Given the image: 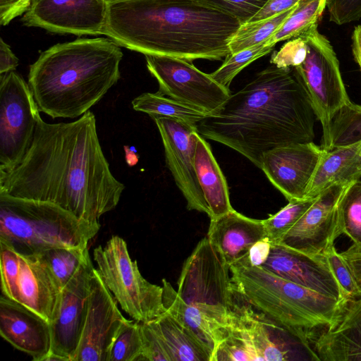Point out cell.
Wrapping results in <instances>:
<instances>
[{
	"label": "cell",
	"mask_w": 361,
	"mask_h": 361,
	"mask_svg": "<svg viewBox=\"0 0 361 361\" xmlns=\"http://www.w3.org/2000/svg\"><path fill=\"white\" fill-rule=\"evenodd\" d=\"M124 189L110 170L90 111L69 123H48L39 115L21 162L0 172V194L50 202L91 223L117 206Z\"/></svg>",
	"instance_id": "6da1fadb"
},
{
	"label": "cell",
	"mask_w": 361,
	"mask_h": 361,
	"mask_svg": "<svg viewBox=\"0 0 361 361\" xmlns=\"http://www.w3.org/2000/svg\"><path fill=\"white\" fill-rule=\"evenodd\" d=\"M316 118L293 68L271 64L195 127L204 138L231 148L260 169L265 152L313 142Z\"/></svg>",
	"instance_id": "7a4b0ae2"
},
{
	"label": "cell",
	"mask_w": 361,
	"mask_h": 361,
	"mask_svg": "<svg viewBox=\"0 0 361 361\" xmlns=\"http://www.w3.org/2000/svg\"><path fill=\"white\" fill-rule=\"evenodd\" d=\"M240 26L200 0H107L104 35L144 55L221 61Z\"/></svg>",
	"instance_id": "3957f363"
},
{
	"label": "cell",
	"mask_w": 361,
	"mask_h": 361,
	"mask_svg": "<svg viewBox=\"0 0 361 361\" xmlns=\"http://www.w3.org/2000/svg\"><path fill=\"white\" fill-rule=\"evenodd\" d=\"M123 56L109 37L78 38L44 50L28 73L39 111L52 118L80 117L117 83Z\"/></svg>",
	"instance_id": "277c9868"
},
{
	"label": "cell",
	"mask_w": 361,
	"mask_h": 361,
	"mask_svg": "<svg viewBox=\"0 0 361 361\" xmlns=\"http://www.w3.org/2000/svg\"><path fill=\"white\" fill-rule=\"evenodd\" d=\"M234 290L278 326L309 343L330 324L343 301L283 279L259 267H230Z\"/></svg>",
	"instance_id": "5b68a950"
},
{
	"label": "cell",
	"mask_w": 361,
	"mask_h": 361,
	"mask_svg": "<svg viewBox=\"0 0 361 361\" xmlns=\"http://www.w3.org/2000/svg\"><path fill=\"white\" fill-rule=\"evenodd\" d=\"M100 226L50 202L0 194V241L19 254L60 247L86 249Z\"/></svg>",
	"instance_id": "8992f818"
},
{
	"label": "cell",
	"mask_w": 361,
	"mask_h": 361,
	"mask_svg": "<svg viewBox=\"0 0 361 361\" xmlns=\"http://www.w3.org/2000/svg\"><path fill=\"white\" fill-rule=\"evenodd\" d=\"M93 257L104 283L121 309L133 320L148 322L166 312L162 286L142 276L122 238L111 236L104 246L94 249Z\"/></svg>",
	"instance_id": "52a82bcc"
},
{
	"label": "cell",
	"mask_w": 361,
	"mask_h": 361,
	"mask_svg": "<svg viewBox=\"0 0 361 361\" xmlns=\"http://www.w3.org/2000/svg\"><path fill=\"white\" fill-rule=\"evenodd\" d=\"M230 267L206 236L185 261L178 281V293L223 326L234 309V286Z\"/></svg>",
	"instance_id": "ba28073f"
},
{
	"label": "cell",
	"mask_w": 361,
	"mask_h": 361,
	"mask_svg": "<svg viewBox=\"0 0 361 361\" xmlns=\"http://www.w3.org/2000/svg\"><path fill=\"white\" fill-rule=\"evenodd\" d=\"M306 42L305 61L293 68L322 127L321 147L330 149V125L334 114L350 101L343 81L339 62L329 39L320 34L317 24L300 36Z\"/></svg>",
	"instance_id": "9c48e42d"
},
{
	"label": "cell",
	"mask_w": 361,
	"mask_h": 361,
	"mask_svg": "<svg viewBox=\"0 0 361 361\" xmlns=\"http://www.w3.org/2000/svg\"><path fill=\"white\" fill-rule=\"evenodd\" d=\"M38 106L28 83L16 71L0 75V172L23 160L35 133Z\"/></svg>",
	"instance_id": "30bf717a"
},
{
	"label": "cell",
	"mask_w": 361,
	"mask_h": 361,
	"mask_svg": "<svg viewBox=\"0 0 361 361\" xmlns=\"http://www.w3.org/2000/svg\"><path fill=\"white\" fill-rule=\"evenodd\" d=\"M147 68L157 80L158 92L207 115L218 112L231 95L229 88L197 68L191 61L145 55Z\"/></svg>",
	"instance_id": "8fae6325"
},
{
	"label": "cell",
	"mask_w": 361,
	"mask_h": 361,
	"mask_svg": "<svg viewBox=\"0 0 361 361\" xmlns=\"http://www.w3.org/2000/svg\"><path fill=\"white\" fill-rule=\"evenodd\" d=\"M107 0H32L21 21L58 34L104 35Z\"/></svg>",
	"instance_id": "7c38bea8"
},
{
	"label": "cell",
	"mask_w": 361,
	"mask_h": 361,
	"mask_svg": "<svg viewBox=\"0 0 361 361\" xmlns=\"http://www.w3.org/2000/svg\"><path fill=\"white\" fill-rule=\"evenodd\" d=\"M159 131L166 164L184 196L187 208L210 214L194 164L198 132L195 126L163 116H152Z\"/></svg>",
	"instance_id": "4fadbf2b"
},
{
	"label": "cell",
	"mask_w": 361,
	"mask_h": 361,
	"mask_svg": "<svg viewBox=\"0 0 361 361\" xmlns=\"http://www.w3.org/2000/svg\"><path fill=\"white\" fill-rule=\"evenodd\" d=\"M126 319L116 300L94 269L80 339L72 361H108Z\"/></svg>",
	"instance_id": "5bb4252c"
},
{
	"label": "cell",
	"mask_w": 361,
	"mask_h": 361,
	"mask_svg": "<svg viewBox=\"0 0 361 361\" xmlns=\"http://www.w3.org/2000/svg\"><path fill=\"white\" fill-rule=\"evenodd\" d=\"M350 185L336 184L319 193L278 243L310 255H324L341 235L338 203Z\"/></svg>",
	"instance_id": "9a60e30c"
},
{
	"label": "cell",
	"mask_w": 361,
	"mask_h": 361,
	"mask_svg": "<svg viewBox=\"0 0 361 361\" xmlns=\"http://www.w3.org/2000/svg\"><path fill=\"white\" fill-rule=\"evenodd\" d=\"M94 269L89 254L62 288L58 313L50 323V352L64 361H72L80 342Z\"/></svg>",
	"instance_id": "2e32d148"
},
{
	"label": "cell",
	"mask_w": 361,
	"mask_h": 361,
	"mask_svg": "<svg viewBox=\"0 0 361 361\" xmlns=\"http://www.w3.org/2000/svg\"><path fill=\"white\" fill-rule=\"evenodd\" d=\"M323 153L314 142L278 147L264 154L260 169L288 201L305 199Z\"/></svg>",
	"instance_id": "e0dca14e"
},
{
	"label": "cell",
	"mask_w": 361,
	"mask_h": 361,
	"mask_svg": "<svg viewBox=\"0 0 361 361\" xmlns=\"http://www.w3.org/2000/svg\"><path fill=\"white\" fill-rule=\"evenodd\" d=\"M262 267L325 296L339 301L345 299L324 255H310L272 243L268 259Z\"/></svg>",
	"instance_id": "ac0fdd59"
},
{
	"label": "cell",
	"mask_w": 361,
	"mask_h": 361,
	"mask_svg": "<svg viewBox=\"0 0 361 361\" xmlns=\"http://www.w3.org/2000/svg\"><path fill=\"white\" fill-rule=\"evenodd\" d=\"M0 334L17 350L42 361L50 352V324L24 305L1 294Z\"/></svg>",
	"instance_id": "d6986e66"
},
{
	"label": "cell",
	"mask_w": 361,
	"mask_h": 361,
	"mask_svg": "<svg viewBox=\"0 0 361 361\" xmlns=\"http://www.w3.org/2000/svg\"><path fill=\"white\" fill-rule=\"evenodd\" d=\"M311 345L320 361H361V295L345 299Z\"/></svg>",
	"instance_id": "ffe728a7"
},
{
	"label": "cell",
	"mask_w": 361,
	"mask_h": 361,
	"mask_svg": "<svg viewBox=\"0 0 361 361\" xmlns=\"http://www.w3.org/2000/svg\"><path fill=\"white\" fill-rule=\"evenodd\" d=\"M19 255L17 302L50 324L58 313L62 288L40 253Z\"/></svg>",
	"instance_id": "44dd1931"
},
{
	"label": "cell",
	"mask_w": 361,
	"mask_h": 361,
	"mask_svg": "<svg viewBox=\"0 0 361 361\" xmlns=\"http://www.w3.org/2000/svg\"><path fill=\"white\" fill-rule=\"evenodd\" d=\"M267 236L263 220L245 216L234 209L210 219L207 235L229 267L243 260L252 245Z\"/></svg>",
	"instance_id": "7402d4cb"
},
{
	"label": "cell",
	"mask_w": 361,
	"mask_h": 361,
	"mask_svg": "<svg viewBox=\"0 0 361 361\" xmlns=\"http://www.w3.org/2000/svg\"><path fill=\"white\" fill-rule=\"evenodd\" d=\"M361 179V140L324 150L309 185L307 198L317 196L336 184L350 185Z\"/></svg>",
	"instance_id": "603a6c76"
},
{
	"label": "cell",
	"mask_w": 361,
	"mask_h": 361,
	"mask_svg": "<svg viewBox=\"0 0 361 361\" xmlns=\"http://www.w3.org/2000/svg\"><path fill=\"white\" fill-rule=\"evenodd\" d=\"M195 169L204 199L209 207L210 219L232 210L226 180L215 159L211 147L200 134L197 135Z\"/></svg>",
	"instance_id": "cb8c5ba5"
},
{
	"label": "cell",
	"mask_w": 361,
	"mask_h": 361,
	"mask_svg": "<svg viewBox=\"0 0 361 361\" xmlns=\"http://www.w3.org/2000/svg\"><path fill=\"white\" fill-rule=\"evenodd\" d=\"M162 288L166 311L191 329L213 351L222 341L227 326H221L197 307L185 302L165 279H162Z\"/></svg>",
	"instance_id": "d4e9b609"
},
{
	"label": "cell",
	"mask_w": 361,
	"mask_h": 361,
	"mask_svg": "<svg viewBox=\"0 0 361 361\" xmlns=\"http://www.w3.org/2000/svg\"><path fill=\"white\" fill-rule=\"evenodd\" d=\"M173 361H211L212 348L166 311L155 319Z\"/></svg>",
	"instance_id": "484cf974"
},
{
	"label": "cell",
	"mask_w": 361,
	"mask_h": 361,
	"mask_svg": "<svg viewBox=\"0 0 361 361\" xmlns=\"http://www.w3.org/2000/svg\"><path fill=\"white\" fill-rule=\"evenodd\" d=\"M136 111L152 116H163L175 118L192 126L202 120L207 114L183 104L169 97L156 93L145 92L132 101Z\"/></svg>",
	"instance_id": "4316f807"
},
{
	"label": "cell",
	"mask_w": 361,
	"mask_h": 361,
	"mask_svg": "<svg viewBox=\"0 0 361 361\" xmlns=\"http://www.w3.org/2000/svg\"><path fill=\"white\" fill-rule=\"evenodd\" d=\"M326 7V0H300L267 44L274 47L279 42L300 36L317 24Z\"/></svg>",
	"instance_id": "83f0119b"
},
{
	"label": "cell",
	"mask_w": 361,
	"mask_h": 361,
	"mask_svg": "<svg viewBox=\"0 0 361 361\" xmlns=\"http://www.w3.org/2000/svg\"><path fill=\"white\" fill-rule=\"evenodd\" d=\"M257 360L248 336L235 308L222 341L213 350L211 361Z\"/></svg>",
	"instance_id": "f1b7e54d"
},
{
	"label": "cell",
	"mask_w": 361,
	"mask_h": 361,
	"mask_svg": "<svg viewBox=\"0 0 361 361\" xmlns=\"http://www.w3.org/2000/svg\"><path fill=\"white\" fill-rule=\"evenodd\" d=\"M295 6L272 17L240 25L229 42L231 54L269 39L288 18Z\"/></svg>",
	"instance_id": "f546056e"
},
{
	"label": "cell",
	"mask_w": 361,
	"mask_h": 361,
	"mask_svg": "<svg viewBox=\"0 0 361 361\" xmlns=\"http://www.w3.org/2000/svg\"><path fill=\"white\" fill-rule=\"evenodd\" d=\"M361 140V106L351 101L334 114L330 125L329 150Z\"/></svg>",
	"instance_id": "4dcf8cb0"
},
{
	"label": "cell",
	"mask_w": 361,
	"mask_h": 361,
	"mask_svg": "<svg viewBox=\"0 0 361 361\" xmlns=\"http://www.w3.org/2000/svg\"><path fill=\"white\" fill-rule=\"evenodd\" d=\"M338 226L341 235L361 248V179L351 183L339 201Z\"/></svg>",
	"instance_id": "1f68e13d"
},
{
	"label": "cell",
	"mask_w": 361,
	"mask_h": 361,
	"mask_svg": "<svg viewBox=\"0 0 361 361\" xmlns=\"http://www.w3.org/2000/svg\"><path fill=\"white\" fill-rule=\"evenodd\" d=\"M63 288L89 255L88 249L53 247L40 253Z\"/></svg>",
	"instance_id": "d6a6232c"
},
{
	"label": "cell",
	"mask_w": 361,
	"mask_h": 361,
	"mask_svg": "<svg viewBox=\"0 0 361 361\" xmlns=\"http://www.w3.org/2000/svg\"><path fill=\"white\" fill-rule=\"evenodd\" d=\"M317 196L292 200L278 212L263 219L267 237L278 243L314 203Z\"/></svg>",
	"instance_id": "836d02e7"
},
{
	"label": "cell",
	"mask_w": 361,
	"mask_h": 361,
	"mask_svg": "<svg viewBox=\"0 0 361 361\" xmlns=\"http://www.w3.org/2000/svg\"><path fill=\"white\" fill-rule=\"evenodd\" d=\"M267 41L237 53H230L221 66L210 75L219 84L229 88L232 80L243 68L273 50L274 47L267 44Z\"/></svg>",
	"instance_id": "e575fe53"
},
{
	"label": "cell",
	"mask_w": 361,
	"mask_h": 361,
	"mask_svg": "<svg viewBox=\"0 0 361 361\" xmlns=\"http://www.w3.org/2000/svg\"><path fill=\"white\" fill-rule=\"evenodd\" d=\"M140 322L128 319L122 324L111 349L108 361H142Z\"/></svg>",
	"instance_id": "d590c367"
},
{
	"label": "cell",
	"mask_w": 361,
	"mask_h": 361,
	"mask_svg": "<svg viewBox=\"0 0 361 361\" xmlns=\"http://www.w3.org/2000/svg\"><path fill=\"white\" fill-rule=\"evenodd\" d=\"M0 260L1 294L17 301L20 255L12 247L0 241Z\"/></svg>",
	"instance_id": "8d00e7d4"
},
{
	"label": "cell",
	"mask_w": 361,
	"mask_h": 361,
	"mask_svg": "<svg viewBox=\"0 0 361 361\" xmlns=\"http://www.w3.org/2000/svg\"><path fill=\"white\" fill-rule=\"evenodd\" d=\"M142 360L173 361L170 350L154 319L140 322Z\"/></svg>",
	"instance_id": "74e56055"
},
{
	"label": "cell",
	"mask_w": 361,
	"mask_h": 361,
	"mask_svg": "<svg viewBox=\"0 0 361 361\" xmlns=\"http://www.w3.org/2000/svg\"><path fill=\"white\" fill-rule=\"evenodd\" d=\"M330 270L337 281L345 299L360 295L351 271L334 245L330 246L324 253Z\"/></svg>",
	"instance_id": "f35d334b"
},
{
	"label": "cell",
	"mask_w": 361,
	"mask_h": 361,
	"mask_svg": "<svg viewBox=\"0 0 361 361\" xmlns=\"http://www.w3.org/2000/svg\"><path fill=\"white\" fill-rule=\"evenodd\" d=\"M236 18L240 25L250 21L268 0H200Z\"/></svg>",
	"instance_id": "ab89813d"
},
{
	"label": "cell",
	"mask_w": 361,
	"mask_h": 361,
	"mask_svg": "<svg viewBox=\"0 0 361 361\" xmlns=\"http://www.w3.org/2000/svg\"><path fill=\"white\" fill-rule=\"evenodd\" d=\"M307 47L302 37L293 38L271 55L270 63L279 68H295L305 59Z\"/></svg>",
	"instance_id": "60d3db41"
},
{
	"label": "cell",
	"mask_w": 361,
	"mask_h": 361,
	"mask_svg": "<svg viewBox=\"0 0 361 361\" xmlns=\"http://www.w3.org/2000/svg\"><path fill=\"white\" fill-rule=\"evenodd\" d=\"M330 21L343 25L361 18V0H326Z\"/></svg>",
	"instance_id": "b9f144b4"
},
{
	"label": "cell",
	"mask_w": 361,
	"mask_h": 361,
	"mask_svg": "<svg viewBox=\"0 0 361 361\" xmlns=\"http://www.w3.org/2000/svg\"><path fill=\"white\" fill-rule=\"evenodd\" d=\"M32 0H0V23L9 24L14 18L23 15Z\"/></svg>",
	"instance_id": "7bdbcfd3"
},
{
	"label": "cell",
	"mask_w": 361,
	"mask_h": 361,
	"mask_svg": "<svg viewBox=\"0 0 361 361\" xmlns=\"http://www.w3.org/2000/svg\"><path fill=\"white\" fill-rule=\"evenodd\" d=\"M271 244L267 236L258 240L250 248L247 257L238 263L262 267L268 259Z\"/></svg>",
	"instance_id": "ee69618b"
},
{
	"label": "cell",
	"mask_w": 361,
	"mask_h": 361,
	"mask_svg": "<svg viewBox=\"0 0 361 361\" xmlns=\"http://www.w3.org/2000/svg\"><path fill=\"white\" fill-rule=\"evenodd\" d=\"M300 1V0H268L250 21L266 19L283 13L297 5Z\"/></svg>",
	"instance_id": "f6af8a7d"
},
{
	"label": "cell",
	"mask_w": 361,
	"mask_h": 361,
	"mask_svg": "<svg viewBox=\"0 0 361 361\" xmlns=\"http://www.w3.org/2000/svg\"><path fill=\"white\" fill-rule=\"evenodd\" d=\"M341 255L348 264L357 287L361 293V248L352 245Z\"/></svg>",
	"instance_id": "bcb514c9"
},
{
	"label": "cell",
	"mask_w": 361,
	"mask_h": 361,
	"mask_svg": "<svg viewBox=\"0 0 361 361\" xmlns=\"http://www.w3.org/2000/svg\"><path fill=\"white\" fill-rule=\"evenodd\" d=\"M19 63L18 57L11 47L2 39H0V74L15 71Z\"/></svg>",
	"instance_id": "7dc6e473"
},
{
	"label": "cell",
	"mask_w": 361,
	"mask_h": 361,
	"mask_svg": "<svg viewBox=\"0 0 361 361\" xmlns=\"http://www.w3.org/2000/svg\"><path fill=\"white\" fill-rule=\"evenodd\" d=\"M352 51L361 70V25L356 26L352 35Z\"/></svg>",
	"instance_id": "c3c4849f"
},
{
	"label": "cell",
	"mask_w": 361,
	"mask_h": 361,
	"mask_svg": "<svg viewBox=\"0 0 361 361\" xmlns=\"http://www.w3.org/2000/svg\"><path fill=\"white\" fill-rule=\"evenodd\" d=\"M125 159L129 166H133L138 162L139 156L133 147L123 146Z\"/></svg>",
	"instance_id": "681fc988"
}]
</instances>
